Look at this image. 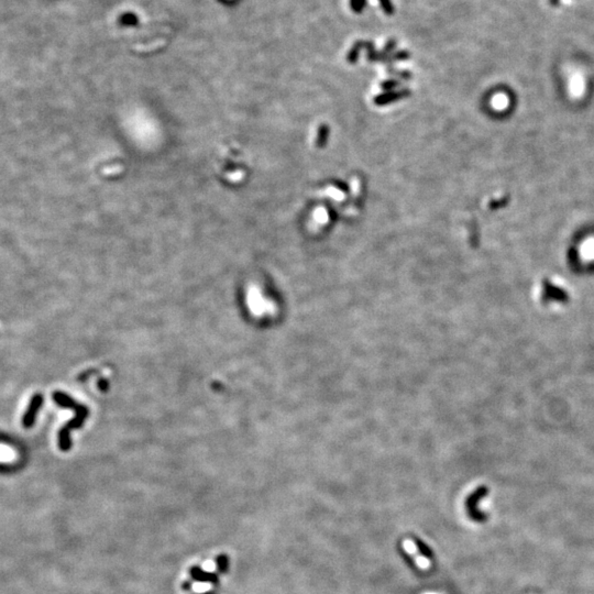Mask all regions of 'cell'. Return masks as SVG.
Returning a JSON list of instances; mask_svg holds the SVG:
<instances>
[{
	"instance_id": "52a82bcc",
	"label": "cell",
	"mask_w": 594,
	"mask_h": 594,
	"mask_svg": "<svg viewBox=\"0 0 594 594\" xmlns=\"http://www.w3.org/2000/svg\"><path fill=\"white\" fill-rule=\"evenodd\" d=\"M379 1L381 3L382 9L384 10V12L387 16H392V14L394 13V6L391 0H379Z\"/></svg>"
},
{
	"instance_id": "9c48e42d",
	"label": "cell",
	"mask_w": 594,
	"mask_h": 594,
	"mask_svg": "<svg viewBox=\"0 0 594 594\" xmlns=\"http://www.w3.org/2000/svg\"><path fill=\"white\" fill-rule=\"evenodd\" d=\"M396 85L397 84H396V82H394V80H390V82H385L383 85H382V87L385 89H391V88H394Z\"/></svg>"
},
{
	"instance_id": "277c9868",
	"label": "cell",
	"mask_w": 594,
	"mask_h": 594,
	"mask_svg": "<svg viewBox=\"0 0 594 594\" xmlns=\"http://www.w3.org/2000/svg\"><path fill=\"white\" fill-rule=\"evenodd\" d=\"M405 95L406 94H403V93H389V94L381 95V96L377 97L375 100H376V104L383 105L386 103H390L391 100H395L400 97H404Z\"/></svg>"
},
{
	"instance_id": "3957f363",
	"label": "cell",
	"mask_w": 594,
	"mask_h": 594,
	"mask_svg": "<svg viewBox=\"0 0 594 594\" xmlns=\"http://www.w3.org/2000/svg\"><path fill=\"white\" fill-rule=\"evenodd\" d=\"M118 21L122 27H135L139 24V18L133 12H124L119 17Z\"/></svg>"
},
{
	"instance_id": "ba28073f",
	"label": "cell",
	"mask_w": 594,
	"mask_h": 594,
	"mask_svg": "<svg viewBox=\"0 0 594 594\" xmlns=\"http://www.w3.org/2000/svg\"><path fill=\"white\" fill-rule=\"evenodd\" d=\"M320 128H321V131L319 132V140H321L320 144H324L325 143V140H326L327 131H328V130H327L326 127H320ZM320 144H319V147H320Z\"/></svg>"
},
{
	"instance_id": "8992f818",
	"label": "cell",
	"mask_w": 594,
	"mask_h": 594,
	"mask_svg": "<svg viewBox=\"0 0 594 594\" xmlns=\"http://www.w3.org/2000/svg\"><path fill=\"white\" fill-rule=\"evenodd\" d=\"M367 0H350V7L356 13H361L366 7Z\"/></svg>"
},
{
	"instance_id": "6da1fadb",
	"label": "cell",
	"mask_w": 594,
	"mask_h": 594,
	"mask_svg": "<svg viewBox=\"0 0 594 594\" xmlns=\"http://www.w3.org/2000/svg\"><path fill=\"white\" fill-rule=\"evenodd\" d=\"M53 400L58 405L61 407H65V409H72L75 413L74 419L67 422L59 432V446L61 448V450L67 451L70 449V447H72L69 432L70 430L80 428V426L84 424V421L88 415V410L86 406L78 404L72 397L59 391L54 392Z\"/></svg>"
},
{
	"instance_id": "5b68a950",
	"label": "cell",
	"mask_w": 594,
	"mask_h": 594,
	"mask_svg": "<svg viewBox=\"0 0 594 594\" xmlns=\"http://www.w3.org/2000/svg\"><path fill=\"white\" fill-rule=\"evenodd\" d=\"M361 49H362V42L361 41L356 42L354 45V48L351 49V51L348 54V58H347V59H348V61L350 63H355L356 61V59H358V57H359V53L361 51Z\"/></svg>"
},
{
	"instance_id": "7a4b0ae2",
	"label": "cell",
	"mask_w": 594,
	"mask_h": 594,
	"mask_svg": "<svg viewBox=\"0 0 594 594\" xmlns=\"http://www.w3.org/2000/svg\"><path fill=\"white\" fill-rule=\"evenodd\" d=\"M42 404H43V396L41 394H35L31 399V402H30L26 414L23 415L22 425L24 428H31V427L34 425L35 418H37V414L39 413L40 409H41Z\"/></svg>"
}]
</instances>
